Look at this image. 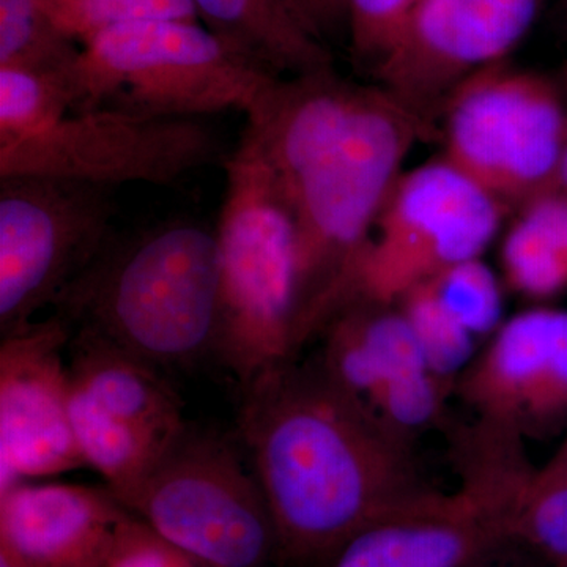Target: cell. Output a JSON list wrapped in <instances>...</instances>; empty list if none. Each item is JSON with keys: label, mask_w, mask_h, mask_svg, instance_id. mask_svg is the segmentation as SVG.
I'll use <instances>...</instances> for the list:
<instances>
[{"label": "cell", "mask_w": 567, "mask_h": 567, "mask_svg": "<svg viewBox=\"0 0 567 567\" xmlns=\"http://www.w3.org/2000/svg\"><path fill=\"white\" fill-rule=\"evenodd\" d=\"M224 167L216 357L246 386L298 352L297 235L278 177L248 130Z\"/></svg>", "instance_id": "4"}, {"label": "cell", "mask_w": 567, "mask_h": 567, "mask_svg": "<svg viewBox=\"0 0 567 567\" xmlns=\"http://www.w3.org/2000/svg\"><path fill=\"white\" fill-rule=\"evenodd\" d=\"M238 432L278 554L301 565L331 561L361 529L429 491L409 439L320 364L287 361L244 386Z\"/></svg>", "instance_id": "1"}, {"label": "cell", "mask_w": 567, "mask_h": 567, "mask_svg": "<svg viewBox=\"0 0 567 567\" xmlns=\"http://www.w3.org/2000/svg\"><path fill=\"white\" fill-rule=\"evenodd\" d=\"M477 421L524 435L567 413V311L529 309L506 320L458 377Z\"/></svg>", "instance_id": "14"}, {"label": "cell", "mask_w": 567, "mask_h": 567, "mask_svg": "<svg viewBox=\"0 0 567 567\" xmlns=\"http://www.w3.org/2000/svg\"><path fill=\"white\" fill-rule=\"evenodd\" d=\"M121 503L210 567H264L278 554L274 517L252 470L229 443L188 425Z\"/></svg>", "instance_id": "7"}, {"label": "cell", "mask_w": 567, "mask_h": 567, "mask_svg": "<svg viewBox=\"0 0 567 567\" xmlns=\"http://www.w3.org/2000/svg\"><path fill=\"white\" fill-rule=\"evenodd\" d=\"M506 210L445 156L402 173L354 267L346 306H395L447 268L477 259Z\"/></svg>", "instance_id": "8"}, {"label": "cell", "mask_w": 567, "mask_h": 567, "mask_svg": "<svg viewBox=\"0 0 567 567\" xmlns=\"http://www.w3.org/2000/svg\"><path fill=\"white\" fill-rule=\"evenodd\" d=\"M81 50L37 0H0V66L69 71Z\"/></svg>", "instance_id": "20"}, {"label": "cell", "mask_w": 567, "mask_h": 567, "mask_svg": "<svg viewBox=\"0 0 567 567\" xmlns=\"http://www.w3.org/2000/svg\"><path fill=\"white\" fill-rule=\"evenodd\" d=\"M503 270L511 289L533 298L567 286V196L548 192L525 204L505 237Z\"/></svg>", "instance_id": "18"}, {"label": "cell", "mask_w": 567, "mask_h": 567, "mask_svg": "<svg viewBox=\"0 0 567 567\" xmlns=\"http://www.w3.org/2000/svg\"><path fill=\"white\" fill-rule=\"evenodd\" d=\"M557 182L567 188V144L563 151L561 159H559Z\"/></svg>", "instance_id": "30"}, {"label": "cell", "mask_w": 567, "mask_h": 567, "mask_svg": "<svg viewBox=\"0 0 567 567\" xmlns=\"http://www.w3.org/2000/svg\"><path fill=\"white\" fill-rule=\"evenodd\" d=\"M87 330L155 368L215 354L221 324L216 229L188 219L111 238L55 303Z\"/></svg>", "instance_id": "3"}, {"label": "cell", "mask_w": 567, "mask_h": 567, "mask_svg": "<svg viewBox=\"0 0 567 567\" xmlns=\"http://www.w3.org/2000/svg\"><path fill=\"white\" fill-rule=\"evenodd\" d=\"M279 78L199 20L133 22L96 35L74 66L73 112L163 118L248 115Z\"/></svg>", "instance_id": "5"}, {"label": "cell", "mask_w": 567, "mask_h": 567, "mask_svg": "<svg viewBox=\"0 0 567 567\" xmlns=\"http://www.w3.org/2000/svg\"><path fill=\"white\" fill-rule=\"evenodd\" d=\"M210 31L279 76L333 69L323 35L292 0H192Z\"/></svg>", "instance_id": "17"}, {"label": "cell", "mask_w": 567, "mask_h": 567, "mask_svg": "<svg viewBox=\"0 0 567 567\" xmlns=\"http://www.w3.org/2000/svg\"><path fill=\"white\" fill-rule=\"evenodd\" d=\"M450 383L431 371L399 377L383 383L369 399L368 409L395 434L410 439L442 413Z\"/></svg>", "instance_id": "25"}, {"label": "cell", "mask_w": 567, "mask_h": 567, "mask_svg": "<svg viewBox=\"0 0 567 567\" xmlns=\"http://www.w3.org/2000/svg\"><path fill=\"white\" fill-rule=\"evenodd\" d=\"M566 81H567V71H566Z\"/></svg>", "instance_id": "33"}, {"label": "cell", "mask_w": 567, "mask_h": 567, "mask_svg": "<svg viewBox=\"0 0 567 567\" xmlns=\"http://www.w3.org/2000/svg\"><path fill=\"white\" fill-rule=\"evenodd\" d=\"M71 324L55 312L0 344V494L85 466L70 420Z\"/></svg>", "instance_id": "13"}, {"label": "cell", "mask_w": 567, "mask_h": 567, "mask_svg": "<svg viewBox=\"0 0 567 567\" xmlns=\"http://www.w3.org/2000/svg\"><path fill=\"white\" fill-rule=\"evenodd\" d=\"M417 0H347L354 61L374 69L401 32Z\"/></svg>", "instance_id": "26"}, {"label": "cell", "mask_w": 567, "mask_h": 567, "mask_svg": "<svg viewBox=\"0 0 567 567\" xmlns=\"http://www.w3.org/2000/svg\"><path fill=\"white\" fill-rule=\"evenodd\" d=\"M74 66L69 71L0 66V141L28 136L73 112Z\"/></svg>", "instance_id": "19"}, {"label": "cell", "mask_w": 567, "mask_h": 567, "mask_svg": "<svg viewBox=\"0 0 567 567\" xmlns=\"http://www.w3.org/2000/svg\"><path fill=\"white\" fill-rule=\"evenodd\" d=\"M567 464V439L563 443L561 450L558 451L557 457L550 462V465H565Z\"/></svg>", "instance_id": "31"}, {"label": "cell", "mask_w": 567, "mask_h": 567, "mask_svg": "<svg viewBox=\"0 0 567 567\" xmlns=\"http://www.w3.org/2000/svg\"><path fill=\"white\" fill-rule=\"evenodd\" d=\"M544 0H417L372 69L377 85L436 123L477 71L505 61L533 28Z\"/></svg>", "instance_id": "12"}, {"label": "cell", "mask_w": 567, "mask_h": 567, "mask_svg": "<svg viewBox=\"0 0 567 567\" xmlns=\"http://www.w3.org/2000/svg\"><path fill=\"white\" fill-rule=\"evenodd\" d=\"M415 334L432 374L450 383L461 377L475 358V341L453 319L427 282L415 287L398 305Z\"/></svg>", "instance_id": "22"}, {"label": "cell", "mask_w": 567, "mask_h": 567, "mask_svg": "<svg viewBox=\"0 0 567 567\" xmlns=\"http://www.w3.org/2000/svg\"><path fill=\"white\" fill-rule=\"evenodd\" d=\"M440 117L447 162L506 207L557 182L567 118L543 78L495 63L458 85Z\"/></svg>", "instance_id": "9"}, {"label": "cell", "mask_w": 567, "mask_h": 567, "mask_svg": "<svg viewBox=\"0 0 567 567\" xmlns=\"http://www.w3.org/2000/svg\"><path fill=\"white\" fill-rule=\"evenodd\" d=\"M436 123L368 85L349 121L279 175L297 235V347L344 308L354 267L417 142Z\"/></svg>", "instance_id": "2"}, {"label": "cell", "mask_w": 567, "mask_h": 567, "mask_svg": "<svg viewBox=\"0 0 567 567\" xmlns=\"http://www.w3.org/2000/svg\"><path fill=\"white\" fill-rule=\"evenodd\" d=\"M218 134L204 118L132 112H70L39 132L0 141V178L50 177L115 186H173L223 158Z\"/></svg>", "instance_id": "11"}, {"label": "cell", "mask_w": 567, "mask_h": 567, "mask_svg": "<svg viewBox=\"0 0 567 567\" xmlns=\"http://www.w3.org/2000/svg\"><path fill=\"white\" fill-rule=\"evenodd\" d=\"M130 516L107 487L22 483L0 494V546L32 567H103Z\"/></svg>", "instance_id": "15"}, {"label": "cell", "mask_w": 567, "mask_h": 567, "mask_svg": "<svg viewBox=\"0 0 567 567\" xmlns=\"http://www.w3.org/2000/svg\"><path fill=\"white\" fill-rule=\"evenodd\" d=\"M115 188L50 177L0 178V333L32 323L111 240Z\"/></svg>", "instance_id": "10"}, {"label": "cell", "mask_w": 567, "mask_h": 567, "mask_svg": "<svg viewBox=\"0 0 567 567\" xmlns=\"http://www.w3.org/2000/svg\"><path fill=\"white\" fill-rule=\"evenodd\" d=\"M511 539L567 567V464L535 473L518 503Z\"/></svg>", "instance_id": "23"}, {"label": "cell", "mask_w": 567, "mask_h": 567, "mask_svg": "<svg viewBox=\"0 0 567 567\" xmlns=\"http://www.w3.org/2000/svg\"><path fill=\"white\" fill-rule=\"evenodd\" d=\"M69 39L84 47L100 33L133 22L199 20L192 0H37Z\"/></svg>", "instance_id": "21"}, {"label": "cell", "mask_w": 567, "mask_h": 567, "mask_svg": "<svg viewBox=\"0 0 567 567\" xmlns=\"http://www.w3.org/2000/svg\"><path fill=\"white\" fill-rule=\"evenodd\" d=\"M461 484L425 491L361 529L330 567H470L511 540L535 476L522 435L477 421L458 451Z\"/></svg>", "instance_id": "6"}, {"label": "cell", "mask_w": 567, "mask_h": 567, "mask_svg": "<svg viewBox=\"0 0 567 567\" xmlns=\"http://www.w3.org/2000/svg\"><path fill=\"white\" fill-rule=\"evenodd\" d=\"M69 349L70 386L96 409L163 442L181 434L182 401L158 368L87 330H78Z\"/></svg>", "instance_id": "16"}, {"label": "cell", "mask_w": 567, "mask_h": 567, "mask_svg": "<svg viewBox=\"0 0 567 567\" xmlns=\"http://www.w3.org/2000/svg\"><path fill=\"white\" fill-rule=\"evenodd\" d=\"M292 2L322 35L349 24L347 0H292Z\"/></svg>", "instance_id": "28"}, {"label": "cell", "mask_w": 567, "mask_h": 567, "mask_svg": "<svg viewBox=\"0 0 567 567\" xmlns=\"http://www.w3.org/2000/svg\"><path fill=\"white\" fill-rule=\"evenodd\" d=\"M425 282L447 315L473 338L494 334L502 327V286L481 257L454 265Z\"/></svg>", "instance_id": "24"}, {"label": "cell", "mask_w": 567, "mask_h": 567, "mask_svg": "<svg viewBox=\"0 0 567 567\" xmlns=\"http://www.w3.org/2000/svg\"><path fill=\"white\" fill-rule=\"evenodd\" d=\"M0 567H32L28 563L22 561L20 557L9 550V548L0 546Z\"/></svg>", "instance_id": "29"}, {"label": "cell", "mask_w": 567, "mask_h": 567, "mask_svg": "<svg viewBox=\"0 0 567 567\" xmlns=\"http://www.w3.org/2000/svg\"><path fill=\"white\" fill-rule=\"evenodd\" d=\"M470 567H484V566H481V561H480V563H476V565H473V566H470Z\"/></svg>", "instance_id": "32"}, {"label": "cell", "mask_w": 567, "mask_h": 567, "mask_svg": "<svg viewBox=\"0 0 567 567\" xmlns=\"http://www.w3.org/2000/svg\"><path fill=\"white\" fill-rule=\"evenodd\" d=\"M103 567H210L164 539L133 514L118 528Z\"/></svg>", "instance_id": "27"}]
</instances>
